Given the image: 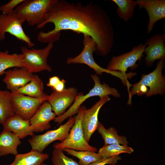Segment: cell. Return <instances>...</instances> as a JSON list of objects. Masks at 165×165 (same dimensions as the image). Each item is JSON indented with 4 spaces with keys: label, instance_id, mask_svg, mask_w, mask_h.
Listing matches in <instances>:
<instances>
[{
    "label": "cell",
    "instance_id": "cell-26",
    "mask_svg": "<svg viewBox=\"0 0 165 165\" xmlns=\"http://www.w3.org/2000/svg\"><path fill=\"white\" fill-rule=\"evenodd\" d=\"M133 151V148L127 145L112 144L104 145L99 149L98 153L102 158H107L117 156L123 153L131 154Z\"/></svg>",
    "mask_w": 165,
    "mask_h": 165
},
{
    "label": "cell",
    "instance_id": "cell-22",
    "mask_svg": "<svg viewBox=\"0 0 165 165\" xmlns=\"http://www.w3.org/2000/svg\"><path fill=\"white\" fill-rule=\"evenodd\" d=\"M97 130L104 140V145L112 144L127 145L128 144L126 138L124 136L119 135L116 130L113 127L106 129L103 125L100 123Z\"/></svg>",
    "mask_w": 165,
    "mask_h": 165
},
{
    "label": "cell",
    "instance_id": "cell-32",
    "mask_svg": "<svg viewBox=\"0 0 165 165\" xmlns=\"http://www.w3.org/2000/svg\"><path fill=\"white\" fill-rule=\"evenodd\" d=\"M42 165H47V164H44V163H43Z\"/></svg>",
    "mask_w": 165,
    "mask_h": 165
},
{
    "label": "cell",
    "instance_id": "cell-7",
    "mask_svg": "<svg viewBox=\"0 0 165 165\" xmlns=\"http://www.w3.org/2000/svg\"><path fill=\"white\" fill-rule=\"evenodd\" d=\"M53 46V42H50L40 49H29L26 46L22 47L21 61L23 67L32 74L43 71L51 72L52 68L48 64L47 58Z\"/></svg>",
    "mask_w": 165,
    "mask_h": 165
},
{
    "label": "cell",
    "instance_id": "cell-9",
    "mask_svg": "<svg viewBox=\"0 0 165 165\" xmlns=\"http://www.w3.org/2000/svg\"><path fill=\"white\" fill-rule=\"evenodd\" d=\"M25 22L14 11L8 14L2 13L0 16V41L5 40V33H8L25 42L29 48L34 46L35 44L23 29L22 25Z\"/></svg>",
    "mask_w": 165,
    "mask_h": 165
},
{
    "label": "cell",
    "instance_id": "cell-13",
    "mask_svg": "<svg viewBox=\"0 0 165 165\" xmlns=\"http://www.w3.org/2000/svg\"><path fill=\"white\" fill-rule=\"evenodd\" d=\"M110 100L108 96L103 97L90 108L85 110L82 120V127L85 138L88 142L100 123L98 115L100 109Z\"/></svg>",
    "mask_w": 165,
    "mask_h": 165
},
{
    "label": "cell",
    "instance_id": "cell-17",
    "mask_svg": "<svg viewBox=\"0 0 165 165\" xmlns=\"http://www.w3.org/2000/svg\"><path fill=\"white\" fill-rule=\"evenodd\" d=\"M3 79L7 89L11 92H16L31 80L33 74L24 68H15L5 72Z\"/></svg>",
    "mask_w": 165,
    "mask_h": 165
},
{
    "label": "cell",
    "instance_id": "cell-19",
    "mask_svg": "<svg viewBox=\"0 0 165 165\" xmlns=\"http://www.w3.org/2000/svg\"><path fill=\"white\" fill-rule=\"evenodd\" d=\"M20 139L12 132L3 129L0 134V156L9 154L16 156L18 153V146Z\"/></svg>",
    "mask_w": 165,
    "mask_h": 165
},
{
    "label": "cell",
    "instance_id": "cell-23",
    "mask_svg": "<svg viewBox=\"0 0 165 165\" xmlns=\"http://www.w3.org/2000/svg\"><path fill=\"white\" fill-rule=\"evenodd\" d=\"M21 54H10L8 51H0V76L5 74L6 70L11 68H23Z\"/></svg>",
    "mask_w": 165,
    "mask_h": 165
},
{
    "label": "cell",
    "instance_id": "cell-4",
    "mask_svg": "<svg viewBox=\"0 0 165 165\" xmlns=\"http://www.w3.org/2000/svg\"><path fill=\"white\" fill-rule=\"evenodd\" d=\"M91 77L94 82V86L85 95L79 93L69 108L62 115L56 117L54 121L58 124L61 123L65 119L77 114L82 104L87 99L95 96L100 98L112 95L115 97H120V94L116 89L110 87L105 83L101 84L99 77L96 75H91Z\"/></svg>",
    "mask_w": 165,
    "mask_h": 165
},
{
    "label": "cell",
    "instance_id": "cell-11",
    "mask_svg": "<svg viewBox=\"0 0 165 165\" xmlns=\"http://www.w3.org/2000/svg\"><path fill=\"white\" fill-rule=\"evenodd\" d=\"M146 45L140 43L134 46L131 50L118 56H113L106 69L112 71H119L126 74L128 68L134 69L137 67L136 62L143 57Z\"/></svg>",
    "mask_w": 165,
    "mask_h": 165
},
{
    "label": "cell",
    "instance_id": "cell-15",
    "mask_svg": "<svg viewBox=\"0 0 165 165\" xmlns=\"http://www.w3.org/2000/svg\"><path fill=\"white\" fill-rule=\"evenodd\" d=\"M56 117L51 105L45 101L30 120L31 129L33 133H39L51 127L50 122Z\"/></svg>",
    "mask_w": 165,
    "mask_h": 165
},
{
    "label": "cell",
    "instance_id": "cell-25",
    "mask_svg": "<svg viewBox=\"0 0 165 165\" xmlns=\"http://www.w3.org/2000/svg\"><path fill=\"white\" fill-rule=\"evenodd\" d=\"M117 6V14L119 17L126 22L133 18L136 6V1L132 0H112Z\"/></svg>",
    "mask_w": 165,
    "mask_h": 165
},
{
    "label": "cell",
    "instance_id": "cell-2",
    "mask_svg": "<svg viewBox=\"0 0 165 165\" xmlns=\"http://www.w3.org/2000/svg\"><path fill=\"white\" fill-rule=\"evenodd\" d=\"M83 37L82 43L84 46L82 51L75 57L68 58L67 63L68 64H85L93 69L97 75H101L103 73L110 74L119 78L124 85L129 87L130 84L127 79H130L134 76V73L130 72L124 74L119 71H110L101 67L95 62L93 56V54L96 50L95 42L89 35H84Z\"/></svg>",
    "mask_w": 165,
    "mask_h": 165
},
{
    "label": "cell",
    "instance_id": "cell-18",
    "mask_svg": "<svg viewBox=\"0 0 165 165\" xmlns=\"http://www.w3.org/2000/svg\"><path fill=\"white\" fill-rule=\"evenodd\" d=\"M2 126L3 129L12 132L20 139L34 135L30 120H25L15 114L8 119Z\"/></svg>",
    "mask_w": 165,
    "mask_h": 165
},
{
    "label": "cell",
    "instance_id": "cell-10",
    "mask_svg": "<svg viewBox=\"0 0 165 165\" xmlns=\"http://www.w3.org/2000/svg\"><path fill=\"white\" fill-rule=\"evenodd\" d=\"M47 96L35 98L16 92H11V105L15 114L25 120H30L41 105L46 101Z\"/></svg>",
    "mask_w": 165,
    "mask_h": 165
},
{
    "label": "cell",
    "instance_id": "cell-27",
    "mask_svg": "<svg viewBox=\"0 0 165 165\" xmlns=\"http://www.w3.org/2000/svg\"><path fill=\"white\" fill-rule=\"evenodd\" d=\"M68 154L78 158L79 165H88L103 158L96 152L89 151H76L73 149L64 148L62 149Z\"/></svg>",
    "mask_w": 165,
    "mask_h": 165
},
{
    "label": "cell",
    "instance_id": "cell-30",
    "mask_svg": "<svg viewBox=\"0 0 165 165\" xmlns=\"http://www.w3.org/2000/svg\"><path fill=\"white\" fill-rule=\"evenodd\" d=\"M24 0H11L6 4L0 6L2 13L8 14L13 12L15 8Z\"/></svg>",
    "mask_w": 165,
    "mask_h": 165
},
{
    "label": "cell",
    "instance_id": "cell-24",
    "mask_svg": "<svg viewBox=\"0 0 165 165\" xmlns=\"http://www.w3.org/2000/svg\"><path fill=\"white\" fill-rule=\"evenodd\" d=\"M11 96L10 91L0 90V124L2 125L15 114L11 105Z\"/></svg>",
    "mask_w": 165,
    "mask_h": 165
},
{
    "label": "cell",
    "instance_id": "cell-12",
    "mask_svg": "<svg viewBox=\"0 0 165 165\" xmlns=\"http://www.w3.org/2000/svg\"><path fill=\"white\" fill-rule=\"evenodd\" d=\"M78 94L77 90L73 87L65 89L61 92L53 91L48 95L46 101L51 105L56 117L59 116L71 106Z\"/></svg>",
    "mask_w": 165,
    "mask_h": 165
},
{
    "label": "cell",
    "instance_id": "cell-6",
    "mask_svg": "<svg viewBox=\"0 0 165 165\" xmlns=\"http://www.w3.org/2000/svg\"><path fill=\"white\" fill-rule=\"evenodd\" d=\"M86 108L84 105L80 106L75 121L66 138L62 142L53 145L54 148L62 149L68 148L76 151H89L96 152L97 148L90 145L86 140L82 127V120L84 112Z\"/></svg>",
    "mask_w": 165,
    "mask_h": 165
},
{
    "label": "cell",
    "instance_id": "cell-20",
    "mask_svg": "<svg viewBox=\"0 0 165 165\" xmlns=\"http://www.w3.org/2000/svg\"><path fill=\"white\" fill-rule=\"evenodd\" d=\"M49 158L47 153L31 150L26 153L18 154L15 156L13 161L9 165H42Z\"/></svg>",
    "mask_w": 165,
    "mask_h": 165
},
{
    "label": "cell",
    "instance_id": "cell-21",
    "mask_svg": "<svg viewBox=\"0 0 165 165\" xmlns=\"http://www.w3.org/2000/svg\"><path fill=\"white\" fill-rule=\"evenodd\" d=\"M43 89L42 80L37 75L33 74L30 82L16 92L33 97L41 98L47 95L44 92Z\"/></svg>",
    "mask_w": 165,
    "mask_h": 165
},
{
    "label": "cell",
    "instance_id": "cell-28",
    "mask_svg": "<svg viewBox=\"0 0 165 165\" xmlns=\"http://www.w3.org/2000/svg\"><path fill=\"white\" fill-rule=\"evenodd\" d=\"M52 161L53 165H79L72 158L65 156L62 149L56 148L52 152Z\"/></svg>",
    "mask_w": 165,
    "mask_h": 165
},
{
    "label": "cell",
    "instance_id": "cell-16",
    "mask_svg": "<svg viewBox=\"0 0 165 165\" xmlns=\"http://www.w3.org/2000/svg\"><path fill=\"white\" fill-rule=\"evenodd\" d=\"M139 10L144 8L148 13L149 20L147 33L152 31L156 23L165 18V0H136Z\"/></svg>",
    "mask_w": 165,
    "mask_h": 165
},
{
    "label": "cell",
    "instance_id": "cell-3",
    "mask_svg": "<svg viewBox=\"0 0 165 165\" xmlns=\"http://www.w3.org/2000/svg\"><path fill=\"white\" fill-rule=\"evenodd\" d=\"M165 66L164 60H160L158 62L155 69L150 73L143 74L140 81L132 85V88L129 92L128 104H131V99L134 95L142 93L147 90L146 86L149 87L146 97H150L157 94H163L165 91V78L162 74V71Z\"/></svg>",
    "mask_w": 165,
    "mask_h": 165
},
{
    "label": "cell",
    "instance_id": "cell-1",
    "mask_svg": "<svg viewBox=\"0 0 165 165\" xmlns=\"http://www.w3.org/2000/svg\"><path fill=\"white\" fill-rule=\"evenodd\" d=\"M49 23L54 28L47 32L40 31L38 40L48 43L58 41L62 31L70 30L90 36L95 42L97 55L105 56L111 51L114 44V33L110 19L99 5L92 2L86 4L54 0L45 20L36 29Z\"/></svg>",
    "mask_w": 165,
    "mask_h": 165
},
{
    "label": "cell",
    "instance_id": "cell-8",
    "mask_svg": "<svg viewBox=\"0 0 165 165\" xmlns=\"http://www.w3.org/2000/svg\"><path fill=\"white\" fill-rule=\"evenodd\" d=\"M75 121V116L71 117L66 123L56 129L48 131L42 134L32 135L28 140L31 150L42 153L52 142L57 140L63 141L68 135Z\"/></svg>",
    "mask_w": 165,
    "mask_h": 165
},
{
    "label": "cell",
    "instance_id": "cell-31",
    "mask_svg": "<svg viewBox=\"0 0 165 165\" xmlns=\"http://www.w3.org/2000/svg\"><path fill=\"white\" fill-rule=\"evenodd\" d=\"M121 157L119 156L107 158H103L88 165H105L107 164L116 165L118 161L121 160Z\"/></svg>",
    "mask_w": 165,
    "mask_h": 165
},
{
    "label": "cell",
    "instance_id": "cell-14",
    "mask_svg": "<svg viewBox=\"0 0 165 165\" xmlns=\"http://www.w3.org/2000/svg\"><path fill=\"white\" fill-rule=\"evenodd\" d=\"M165 33H158L147 39L145 43L146 47L144 53L146 55L145 63L150 67L154 62L158 60H164L165 58Z\"/></svg>",
    "mask_w": 165,
    "mask_h": 165
},
{
    "label": "cell",
    "instance_id": "cell-29",
    "mask_svg": "<svg viewBox=\"0 0 165 165\" xmlns=\"http://www.w3.org/2000/svg\"><path fill=\"white\" fill-rule=\"evenodd\" d=\"M66 82L64 79L61 80L58 77L53 76L49 78L47 86L51 88L53 91L61 92L65 89Z\"/></svg>",
    "mask_w": 165,
    "mask_h": 165
},
{
    "label": "cell",
    "instance_id": "cell-5",
    "mask_svg": "<svg viewBox=\"0 0 165 165\" xmlns=\"http://www.w3.org/2000/svg\"><path fill=\"white\" fill-rule=\"evenodd\" d=\"M54 0H24L13 10L31 26H39L45 20Z\"/></svg>",
    "mask_w": 165,
    "mask_h": 165
}]
</instances>
